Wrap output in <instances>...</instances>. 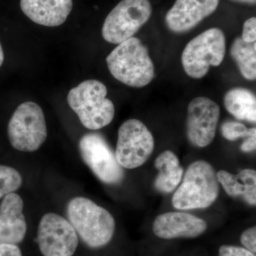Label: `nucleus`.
<instances>
[{"label":"nucleus","mask_w":256,"mask_h":256,"mask_svg":"<svg viewBox=\"0 0 256 256\" xmlns=\"http://www.w3.org/2000/svg\"><path fill=\"white\" fill-rule=\"evenodd\" d=\"M220 0H176L166 13V24L174 33H185L213 14Z\"/></svg>","instance_id":"12"},{"label":"nucleus","mask_w":256,"mask_h":256,"mask_svg":"<svg viewBox=\"0 0 256 256\" xmlns=\"http://www.w3.org/2000/svg\"><path fill=\"white\" fill-rule=\"evenodd\" d=\"M218 256H256V255L245 248L234 246H222L218 250Z\"/></svg>","instance_id":"23"},{"label":"nucleus","mask_w":256,"mask_h":256,"mask_svg":"<svg viewBox=\"0 0 256 256\" xmlns=\"http://www.w3.org/2000/svg\"><path fill=\"white\" fill-rule=\"evenodd\" d=\"M240 242L245 248L254 254L256 252V228L252 227L244 230L240 236Z\"/></svg>","instance_id":"22"},{"label":"nucleus","mask_w":256,"mask_h":256,"mask_svg":"<svg viewBox=\"0 0 256 256\" xmlns=\"http://www.w3.org/2000/svg\"><path fill=\"white\" fill-rule=\"evenodd\" d=\"M223 137L229 141H236L245 138L248 134L249 129L244 124L235 121H226L222 126Z\"/></svg>","instance_id":"21"},{"label":"nucleus","mask_w":256,"mask_h":256,"mask_svg":"<svg viewBox=\"0 0 256 256\" xmlns=\"http://www.w3.org/2000/svg\"><path fill=\"white\" fill-rule=\"evenodd\" d=\"M154 166L159 170L154 181L156 190L164 194L174 191L181 182L184 173L176 154L172 151H164L156 158Z\"/></svg>","instance_id":"17"},{"label":"nucleus","mask_w":256,"mask_h":256,"mask_svg":"<svg viewBox=\"0 0 256 256\" xmlns=\"http://www.w3.org/2000/svg\"><path fill=\"white\" fill-rule=\"evenodd\" d=\"M79 150L84 162L102 182L117 184L124 178V168L116 154L100 133L89 132L79 141Z\"/></svg>","instance_id":"9"},{"label":"nucleus","mask_w":256,"mask_h":256,"mask_svg":"<svg viewBox=\"0 0 256 256\" xmlns=\"http://www.w3.org/2000/svg\"><path fill=\"white\" fill-rule=\"evenodd\" d=\"M24 14L42 26H58L65 22L73 8L72 0H21Z\"/></svg>","instance_id":"15"},{"label":"nucleus","mask_w":256,"mask_h":256,"mask_svg":"<svg viewBox=\"0 0 256 256\" xmlns=\"http://www.w3.org/2000/svg\"><path fill=\"white\" fill-rule=\"evenodd\" d=\"M218 182L228 196H242L248 204L256 206V172L246 169L237 175L230 174L225 170L216 173Z\"/></svg>","instance_id":"16"},{"label":"nucleus","mask_w":256,"mask_h":256,"mask_svg":"<svg viewBox=\"0 0 256 256\" xmlns=\"http://www.w3.org/2000/svg\"><path fill=\"white\" fill-rule=\"evenodd\" d=\"M152 12L149 0H122L106 18L102 37L109 43L120 44L139 31L150 18Z\"/></svg>","instance_id":"7"},{"label":"nucleus","mask_w":256,"mask_h":256,"mask_svg":"<svg viewBox=\"0 0 256 256\" xmlns=\"http://www.w3.org/2000/svg\"><path fill=\"white\" fill-rule=\"evenodd\" d=\"M0 256H22V254L15 244H0Z\"/></svg>","instance_id":"26"},{"label":"nucleus","mask_w":256,"mask_h":256,"mask_svg":"<svg viewBox=\"0 0 256 256\" xmlns=\"http://www.w3.org/2000/svg\"><path fill=\"white\" fill-rule=\"evenodd\" d=\"M106 62L112 76L128 86H146L156 76L149 50L136 37L120 44L106 58Z\"/></svg>","instance_id":"1"},{"label":"nucleus","mask_w":256,"mask_h":256,"mask_svg":"<svg viewBox=\"0 0 256 256\" xmlns=\"http://www.w3.org/2000/svg\"><path fill=\"white\" fill-rule=\"evenodd\" d=\"M226 54V37L218 28H212L191 40L182 55L184 70L188 76L203 78L210 66H218Z\"/></svg>","instance_id":"5"},{"label":"nucleus","mask_w":256,"mask_h":256,"mask_svg":"<svg viewBox=\"0 0 256 256\" xmlns=\"http://www.w3.org/2000/svg\"><path fill=\"white\" fill-rule=\"evenodd\" d=\"M240 146V150L244 152H250L256 150V128H249L248 134Z\"/></svg>","instance_id":"25"},{"label":"nucleus","mask_w":256,"mask_h":256,"mask_svg":"<svg viewBox=\"0 0 256 256\" xmlns=\"http://www.w3.org/2000/svg\"><path fill=\"white\" fill-rule=\"evenodd\" d=\"M220 118V108L206 97H197L190 102L186 119V134L197 148L210 146L214 139Z\"/></svg>","instance_id":"11"},{"label":"nucleus","mask_w":256,"mask_h":256,"mask_svg":"<svg viewBox=\"0 0 256 256\" xmlns=\"http://www.w3.org/2000/svg\"><path fill=\"white\" fill-rule=\"evenodd\" d=\"M224 106L229 114L239 120L256 122V98L245 88H234L226 94Z\"/></svg>","instance_id":"18"},{"label":"nucleus","mask_w":256,"mask_h":256,"mask_svg":"<svg viewBox=\"0 0 256 256\" xmlns=\"http://www.w3.org/2000/svg\"><path fill=\"white\" fill-rule=\"evenodd\" d=\"M220 194V182L212 165L198 160L190 165L182 183L172 197L176 210L205 208L213 204Z\"/></svg>","instance_id":"4"},{"label":"nucleus","mask_w":256,"mask_h":256,"mask_svg":"<svg viewBox=\"0 0 256 256\" xmlns=\"http://www.w3.org/2000/svg\"><path fill=\"white\" fill-rule=\"evenodd\" d=\"M8 132L14 149L24 152L40 149L47 137L46 120L42 108L30 101L18 106L8 124Z\"/></svg>","instance_id":"6"},{"label":"nucleus","mask_w":256,"mask_h":256,"mask_svg":"<svg viewBox=\"0 0 256 256\" xmlns=\"http://www.w3.org/2000/svg\"><path fill=\"white\" fill-rule=\"evenodd\" d=\"M3 62H4V52H3L2 47L0 43V67L2 65Z\"/></svg>","instance_id":"28"},{"label":"nucleus","mask_w":256,"mask_h":256,"mask_svg":"<svg viewBox=\"0 0 256 256\" xmlns=\"http://www.w3.org/2000/svg\"><path fill=\"white\" fill-rule=\"evenodd\" d=\"M36 242L44 256H72L78 245V235L72 224L54 213L42 217Z\"/></svg>","instance_id":"10"},{"label":"nucleus","mask_w":256,"mask_h":256,"mask_svg":"<svg viewBox=\"0 0 256 256\" xmlns=\"http://www.w3.org/2000/svg\"><path fill=\"white\" fill-rule=\"evenodd\" d=\"M207 228L205 220L182 212H168L158 216L153 223V232L163 239L196 238Z\"/></svg>","instance_id":"13"},{"label":"nucleus","mask_w":256,"mask_h":256,"mask_svg":"<svg viewBox=\"0 0 256 256\" xmlns=\"http://www.w3.org/2000/svg\"><path fill=\"white\" fill-rule=\"evenodd\" d=\"M67 216L74 230L89 247L104 246L114 236L116 229L114 217L89 198H73L67 206Z\"/></svg>","instance_id":"2"},{"label":"nucleus","mask_w":256,"mask_h":256,"mask_svg":"<svg viewBox=\"0 0 256 256\" xmlns=\"http://www.w3.org/2000/svg\"><path fill=\"white\" fill-rule=\"evenodd\" d=\"M107 88L99 80L80 82L68 92L67 100L84 127L97 130L108 126L114 116V106L107 98Z\"/></svg>","instance_id":"3"},{"label":"nucleus","mask_w":256,"mask_h":256,"mask_svg":"<svg viewBox=\"0 0 256 256\" xmlns=\"http://www.w3.org/2000/svg\"><path fill=\"white\" fill-rule=\"evenodd\" d=\"M242 40L248 43L256 41V18H248L244 23L242 28Z\"/></svg>","instance_id":"24"},{"label":"nucleus","mask_w":256,"mask_h":256,"mask_svg":"<svg viewBox=\"0 0 256 256\" xmlns=\"http://www.w3.org/2000/svg\"><path fill=\"white\" fill-rule=\"evenodd\" d=\"M154 148V138L140 120L130 119L121 124L114 154L122 168L132 170L142 166Z\"/></svg>","instance_id":"8"},{"label":"nucleus","mask_w":256,"mask_h":256,"mask_svg":"<svg viewBox=\"0 0 256 256\" xmlns=\"http://www.w3.org/2000/svg\"><path fill=\"white\" fill-rule=\"evenodd\" d=\"M22 178L18 170L0 164V198L20 188Z\"/></svg>","instance_id":"20"},{"label":"nucleus","mask_w":256,"mask_h":256,"mask_svg":"<svg viewBox=\"0 0 256 256\" xmlns=\"http://www.w3.org/2000/svg\"><path fill=\"white\" fill-rule=\"evenodd\" d=\"M236 2L245 3V4H255L256 0H230Z\"/></svg>","instance_id":"27"},{"label":"nucleus","mask_w":256,"mask_h":256,"mask_svg":"<svg viewBox=\"0 0 256 256\" xmlns=\"http://www.w3.org/2000/svg\"><path fill=\"white\" fill-rule=\"evenodd\" d=\"M24 202L18 194H9L0 205V244H20L24 238L26 223Z\"/></svg>","instance_id":"14"},{"label":"nucleus","mask_w":256,"mask_h":256,"mask_svg":"<svg viewBox=\"0 0 256 256\" xmlns=\"http://www.w3.org/2000/svg\"><path fill=\"white\" fill-rule=\"evenodd\" d=\"M232 58L242 76L248 80L256 78V43H248L242 38L234 40L230 50Z\"/></svg>","instance_id":"19"}]
</instances>
